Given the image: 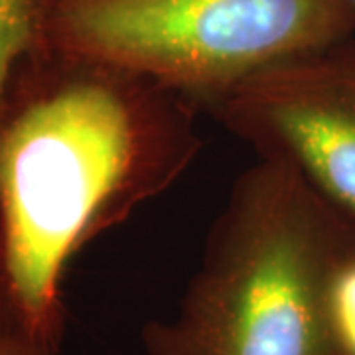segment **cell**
Here are the masks:
<instances>
[{
	"label": "cell",
	"instance_id": "obj_1",
	"mask_svg": "<svg viewBox=\"0 0 355 355\" xmlns=\"http://www.w3.org/2000/svg\"><path fill=\"white\" fill-rule=\"evenodd\" d=\"M196 105L50 51L16 69L0 116V310L55 354L65 268L196 162Z\"/></svg>",
	"mask_w": 355,
	"mask_h": 355
},
{
	"label": "cell",
	"instance_id": "obj_2",
	"mask_svg": "<svg viewBox=\"0 0 355 355\" xmlns=\"http://www.w3.org/2000/svg\"><path fill=\"white\" fill-rule=\"evenodd\" d=\"M340 217L288 166L257 158L235 178L178 314L146 328L148 355L334 354Z\"/></svg>",
	"mask_w": 355,
	"mask_h": 355
},
{
	"label": "cell",
	"instance_id": "obj_3",
	"mask_svg": "<svg viewBox=\"0 0 355 355\" xmlns=\"http://www.w3.org/2000/svg\"><path fill=\"white\" fill-rule=\"evenodd\" d=\"M349 36V0H50L42 50L209 107L268 65Z\"/></svg>",
	"mask_w": 355,
	"mask_h": 355
},
{
	"label": "cell",
	"instance_id": "obj_4",
	"mask_svg": "<svg viewBox=\"0 0 355 355\" xmlns=\"http://www.w3.org/2000/svg\"><path fill=\"white\" fill-rule=\"evenodd\" d=\"M207 109L355 221V36L268 65Z\"/></svg>",
	"mask_w": 355,
	"mask_h": 355
},
{
	"label": "cell",
	"instance_id": "obj_5",
	"mask_svg": "<svg viewBox=\"0 0 355 355\" xmlns=\"http://www.w3.org/2000/svg\"><path fill=\"white\" fill-rule=\"evenodd\" d=\"M50 0H0V116L16 69L42 50Z\"/></svg>",
	"mask_w": 355,
	"mask_h": 355
},
{
	"label": "cell",
	"instance_id": "obj_6",
	"mask_svg": "<svg viewBox=\"0 0 355 355\" xmlns=\"http://www.w3.org/2000/svg\"><path fill=\"white\" fill-rule=\"evenodd\" d=\"M328 314L336 345L355 355V257L347 254L331 277Z\"/></svg>",
	"mask_w": 355,
	"mask_h": 355
},
{
	"label": "cell",
	"instance_id": "obj_7",
	"mask_svg": "<svg viewBox=\"0 0 355 355\" xmlns=\"http://www.w3.org/2000/svg\"><path fill=\"white\" fill-rule=\"evenodd\" d=\"M0 355H53L28 340L10 322L0 318Z\"/></svg>",
	"mask_w": 355,
	"mask_h": 355
},
{
	"label": "cell",
	"instance_id": "obj_8",
	"mask_svg": "<svg viewBox=\"0 0 355 355\" xmlns=\"http://www.w3.org/2000/svg\"><path fill=\"white\" fill-rule=\"evenodd\" d=\"M349 2H352V6H354V8H355V0H349Z\"/></svg>",
	"mask_w": 355,
	"mask_h": 355
},
{
	"label": "cell",
	"instance_id": "obj_9",
	"mask_svg": "<svg viewBox=\"0 0 355 355\" xmlns=\"http://www.w3.org/2000/svg\"><path fill=\"white\" fill-rule=\"evenodd\" d=\"M0 318H4V316H2V310H0ZM4 320H6V318H4Z\"/></svg>",
	"mask_w": 355,
	"mask_h": 355
}]
</instances>
